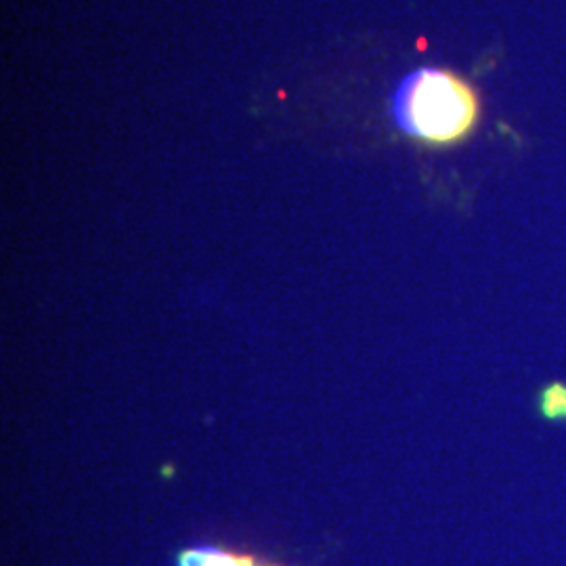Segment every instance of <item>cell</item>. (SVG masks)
I'll return each mask as SVG.
<instances>
[{
	"label": "cell",
	"mask_w": 566,
	"mask_h": 566,
	"mask_svg": "<svg viewBox=\"0 0 566 566\" xmlns=\"http://www.w3.org/2000/svg\"><path fill=\"white\" fill-rule=\"evenodd\" d=\"M395 126L413 142L446 147L465 142L481 122L476 86L453 70L426 65L409 72L390 97Z\"/></svg>",
	"instance_id": "cell-1"
},
{
	"label": "cell",
	"mask_w": 566,
	"mask_h": 566,
	"mask_svg": "<svg viewBox=\"0 0 566 566\" xmlns=\"http://www.w3.org/2000/svg\"><path fill=\"white\" fill-rule=\"evenodd\" d=\"M179 566H254V563L248 556L223 552L219 547H198L185 552Z\"/></svg>",
	"instance_id": "cell-2"
},
{
	"label": "cell",
	"mask_w": 566,
	"mask_h": 566,
	"mask_svg": "<svg viewBox=\"0 0 566 566\" xmlns=\"http://www.w3.org/2000/svg\"><path fill=\"white\" fill-rule=\"evenodd\" d=\"M542 413L547 420H566V386L549 385L542 392Z\"/></svg>",
	"instance_id": "cell-3"
}]
</instances>
